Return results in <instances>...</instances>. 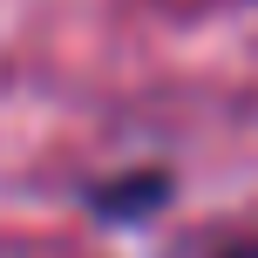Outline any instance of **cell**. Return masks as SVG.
<instances>
[{
    "label": "cell",
    "instance_id": "obj_1",
    "mask_svg": "<svg viewBox=\"0 0 258 258\" xmlns=\"http://www.w3.org/2000/svg\"><path fill=\"white\" fill-rule=\"evenodd\" d=\"M224 258H258V245H231V251H224Z\"/></svg>",
    "mask_w": 258,
    "mask_h": 258
}]
</instances>
